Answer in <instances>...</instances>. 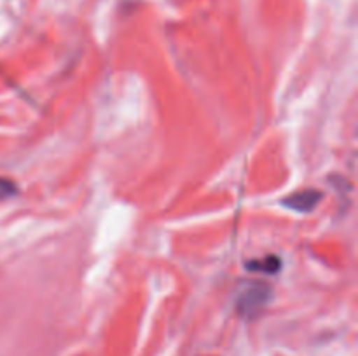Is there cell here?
I'll use <instances>...</instances> for the list:
<instances>
[{
    "mask_svg": "<svg viewBox=\"0 0 358 356\" xmlns=\"http://www.w3.org/2000/svg\"><path fill=\"white\" fill-rule=\"evenodd\" d=\"M269 299H271L269 286L259 281L248 283L247 288L241 292L240 299H238V311H240L241 316L254 318L255 314H259L264 309Z\"/></svg>",
    "mask_w": 358,
    "mask_h": 356,
    "instance_id": "6da1fadb",
    "label": "cell"
},
{
    "mask_svg": "<svg viewBox=\"0 0 358 356\" xmlns=\"http://www.w3.org/2000/svg\"><path fill=\"white\" fill-rule=\"evenodd\" d=\"M322 199H324V194L320 191L306 188V191H299L283 199V206L289 209H294L297 213H310L320 205Z\"/></svg>",
    "mask_w": 358,
    "mask_h": 356,
    "instance_id": "7a4b0ae2",
    "label": "cell"
},
{
    "mask_svg": "<svg viewBox=\"0 0 358 356\" xmlns=\"http://www.w3.org/2000/svg\"><path fill=\"white\" fill-rule=\"evenodd\" d=\"M245 267L252 272H261V274H276L282 269V260L276 255H268L259 260H250L245 264Z\"/></svg>",
    "mask_w": 358,
    "mask_h": 356,
    "instance_id": "3957f363",
    "label": "cell"
},
{
    "mask_svg": "<svg viewBox=\"0 0 358 356\" xmlns=\"http://www.w3.org/2000/svg\"><path fill=\"white\" fill-rule=\"evenodd\" d=\"M17 194V185L14 184L9 178L0 177V199L13 198V195Z\"/></svg>",
    "mask_w": 358,
    "mask_h": 356,
    "instance_id": "277c9868",
    "label": "cell"
}]
</instances>
